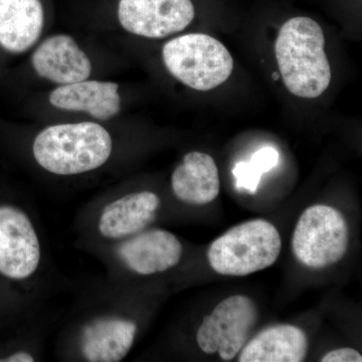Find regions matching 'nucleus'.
<instances>
[{"label": "nucleus", "instance_id": "obj_1", "mask_svg": "<svg viewBox=\"0 0 362 362\" xmlns=\"http://www.w3.org/2000/svg\"><path fill=\"white\" fill-rule=\"evenodd\" d=\"M106 286L81 302L64 326L58 341L64 361L119 362L134 346L139 324L124 308L116 283Z\"/></svg>", "mask_w": 362, "mask_h": 362}, {"label": "nucleus", "instance_id": "obj_2", "mask_svg": "<svg viewBox=\"0 0 362 362\" xmlns=\"http://www.w3.org/2000/svg\"><path fill=\"white\" fill-rule=\"evenodd\" d=\"M111 133L95 122L56 124L33 138V160L45 173L59 177L88 175L104 168L113 156Z\"/></svg>", "mask_w": 362, "mask_h": 362}, {"label": "nucleus", "instance_id": "obj_3", "mask_svg": "<svg viewBox=\"0 0 362 362\" xmlns=\"http://www.w3.org/2000/svg\"><path fill=\"white\" fill-rule=\"evenodd\" d=\"M324 47L322 28L310 18L296 16L281 28L275 44L276 59L291 94L315 99L328 89L332 75Z\"/></svg>", "mask_w": 362, "mask_h": 362}, {"label": "nucleus", "instance_id": "obj_4", "mask_svg": "<svg viewBox=\"0 0 362 362\" xmlns=\"http://www.w3.org/2000/svg\"><path fill=\"white\" fill-rule=\"evenodd\" d=\"M160 207V197L152 190L108 195L88 204L78 216V242L95 254L150 228Z\"/></svg>", "mask_w": 362, "mask_h": 362}, {"label": "nucleus", "instance_id": "obj_5", "mask_svg": "<svg viewBox=\"0 0 362 362\" xmlns=\"http://www.w3.org/2000/svg\"><path fill=\"white\" fill-rule=\"evenodd\" d=\"M281 250L277 228L258 218L233 226L214 240L207 251V261L220 275L244 277L270 268Z\"/></svg>", "mask_w": 362, "mask_h": 362}, {"label": "nucleus", "instance_id": "obj_6", "mask_svg": "<svg viewBox=\"0 0 362 362\" xmlns=\"http://www.w3.org/2000/svg\"><path fill=\"white\" fill-rule=\"evenodd\" d=\"M45 265L44 243L35 218L16 204H0V276L37 293Z\"/></svg>", "mask_w": 362, "mask_h": 362}, {"label": "nucleus", "instance_id": "obj_7", "mask_svg": "<svg viewBox=\"0 0 362 362\" xmlns=\"http://www.w3.org/2000/svg\"><path fill=\"white\" fill-rule=\"evenodd\" d=\"M107 266L110 280L161 275L180 265L183 246L171 232L150 228L95 252Z\"/></svg>", "mask_w": 362, "mask_h": 362}, {"label": "nucleus", "instance_id": "obj_8", "mask_svg": "<svg viewBox=\"0 0 362 362\" xmlns=\"http://www.w3.org/2000/svg\"><path fill=\"white\" fill-rule=\"evenodd\" d=\"M162 59L176 80L202 92L223 84L233 70L228 49L204 33H188L169 40L162 49Z\"/></svg>", "mask_w": 362, "mask_h": 362}, {"label": "nucleus", "instance_id": "obj_9", "mask_svg": "<svg viewBox=\"0 0 362 362\" xmlns=\"http://www.w3.org/2000/svg\"><path fill=\"white\" fill-rule=\"evenodd\" d=\"M349 246V228L334 207L315 204L300 216L292 237V251L302 265L323 269L341 261Z\"/></svg>", "mask_w": 362, "mask_h": 362}, {"label": "nucleus", "instance_id": "obj_10", "mask_svg": "<svg viewBox=\"0 0 362 362\" xmlns=\"http://www.w3.org/2000/svg\"><path fill=\"white\" fill-rule=\"evenodd\" d=\"M258 315L251 298L244 295L226 298L202 320L197 333L199 349L207 354H218L223 361H233L246 344Z\"/></svg>", "mask_w": 362, "mask_h": 362}, {"label": "nucleus", "instance_id": "obj_11", "mask_svg": "<svg viewBox=\"0 0 362 362\" xmlns=\"http://www.w3.org/2000/svg\"><path fill=\"white\" fill-rule=\"evenodd\" d=\"M117 16L126 32L163 39L185 30L194 21L195 8L192 0H119Z\"/></svg>", "mask_w": 362, "mask_h": 362}, {"label": "nucleus", "instance_id": "obj_12", "mask_svg": "<svg viewBox=\"0 0 362 362\" xmlns=\"http://www.w3.org/2000/svg\"><path fill=\"white\" fill-rule=\"evenodd\" d=\"M32 65L39 77L59 86L87 80L92 74L89 57L68 35L42 40L33 52Z\"/></svg>", "mask_w": 362, "mask_h": 362}, {"label": "nucleus", "instance_id": "obj_13", "mask_svg": "<svg viewBox=\"0 0 362 362\" xmlns=\"http://www.w3.org/2000/svg\"><path fill=\"white\" fill-rule=\"evenodd\" d=\"M54 108L83 112L99 121L115 118L121 110L119 86L106 81L84 80L59 86L49 97Z\"/></svg>", "mask_w": 362, "mask_h": 362}, {"label": "nucleus", "instance_id": "obj_14", "mask_svg": "<svg viewBox=\"0 0 362 362\" xmlns=\"http://www.w3.org/2000/svg\"><path fill=\"white\" fill-rule=\"evenodd\" d=\"M170 185L175 199L183 204L190 206L211 204L221 192L216 161L202 152L185 154L171 175Z\"/></svg>", "mask_w": 362, "mask_h": 362}, {"label": "nucleus", "instance_id": "obj_15", "mask_svg": "<svg viewBox=\"0 0 362 362\" xmlns=\"http://www.w3.org/2000/svg\"><path fill=\"white\" fill-rule=\"evenodd\" d=\"M40 0H0V47L9 54L25 52L44 30Z\"/></svg>", "mask_w": 362, "mask_h": 362}, {"label": "nucleus", "instance_id": "obj_16", "mask_svg": "<svg viewBox=\"0 0 362 362\" xmlns=\"http://www.w3.org/2000/svg\"><path fill=\"white\" fill-rule=\"evenodd\" d=\"M240 351V362H301L308 339L297 326L282 324L261 331Z\"/></svg>", "mask_w": 362, "mask_h": 362}, {"label": "nucleus", "instance_id": "obj_17", "mask_svg": "<svg viewBox=\"0 0 362 362\" xmlns=\"http://www.w3.org/2000/svg\"><path fill=\"white\" fill-rule=\"evenodd\" d=\"M235 178V187L239 190L255 194L258 189L259 180L263 173L251 161L239 162L233 170Z\"/></svg>", "mask_w": 362, "mask_h": 362}, {"label": "nucleus", "instance_id": "obj_18", "mask_svg": "<svg viewBox=\"0 0 362 362\" xmlns=\"http://www.w3.org/2000/svg\"><path fill=\"white\" fill-rule=\"evenodd\" d=\"M250 161L264 175L277 165L279 152L273 147H264L258 150Z\"/></svg>", "mask_w": 362, "mask_h": 362}, {"label": "nucleus", "instance_id": "obj_19", "mask_svg": "<svg viewBox=\"0 0 362 362\" xmlns=\"http://www.w3.org/2000/svg\"><path fill=\"white\" fill-rule=\"evenodd\" d=\"M322 362H361L362 356L358 351L352 349H340L328 352L321 359Z\"/></svg>", "mask_w": 362, "mask_h": 362}]
</instances>
